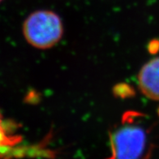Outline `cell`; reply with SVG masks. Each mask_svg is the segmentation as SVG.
Returning <instances> with one entry per match:
<instances>
[{
  "label": "cell",
  "instance_id": "6da1fadb",
  "mask_svg": "<svg viewBox=\"0 0 159 159\" xmlns=\"http://www.w3.org/2000/svg\"><path fill=\"white\" fill-rule=\"evenodd\" d=\"M22 30L28 43L40 50L55 46L63 35V25L60 17L49 10L31 13L24 21Z\"/></svg>",
  "mask_w": 159,
  "mask_h": 159
},
{
  "label": "cell",
  "instance_id": "7a4b0ae2",
  "mask_svg": "<svg viewBox=\"0 0 159 159\" xmlns=\"http://www.w3.org/2000/svg\"><path fill=\"white\" fill-rule=\"evenodd\" d=\"M147 132L132 122H124L111 134L110 159H140L146 151Z\"/></svg>",
  "mask_w": 159,
  "mask_h": 159
},
{
  "label": "cell",
  "instance_id": "3957f363",
  "mask_svg": "<svg viewBox=\"0 0 159 159\" xmlns=\"http://www.w3.org/2000/svg\"><path fill=\"white\" fill-rule=\"evenodd\" d=\"M140 92L149 99L159 101V57L147 62L138 74Z\"/></svg>",
  "mask_w": 159,
  "mask_h": 159
},
{
  "label": "cell",
  "instance_id": "277c9868",
  "mask_svg": "<svg viewBox=\"0 0 159 159\" xmlns=\"http://www.w3.org/2000/svg\"><path fill=\"white\" fill-rule=\"evenodd\" d=\"M21 137L11 132V127L0 111V159H12L23 157V152L18 144Z\"/></svg>",
  "mask_w": 159,
  "mask_h": 159
},
{
  "label": "cell",
  "instance_id": "5b68a950",
  "mask_svg": "<svg viewBox=\"0 0 159 159\" xmlns=\"http://www.w3.org/2000/svg\"><path fill=\"white\" fill-rule=\"evenodd\" d=\"M2 0H0V2H2Z\"/></svg>",
  "mask_w": 159,
  "mask_h": 159
}]
</instances>
